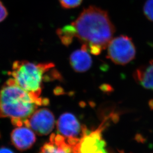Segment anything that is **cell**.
I'll list each match as a JSON object with an SVG mask.
<instances>
[{
	"instance_id": "obj_1",
	"label": "cell",
	"mask_w": 153,
	"mask_h": 153,
	"mask_svg": "<svg viewBox=\"0 0 153 153\" xmlns=\"http://www.w3.org/2000/svg\"><path fill=\"white\" fill-rule=\"evenodd\" d=\"M114 33L108 12L95 6L84 9L74 22L57 30L58 36L65 45L71 44L74 38H78L95 55L106 48Z\"/></svg>"
},
{
	"instance_id": "obj_2",
	"label": "cell",
	"mask_w": 153,
	"mask_h": 153,
	"mask_svg": "<svg viewBox=\"0 0 153 153\" xmlns=\"http://www.w3.org/2000/svg\"><path fill=\"white\" fill-rule=\"evenodd\" d=\"M48 99L36 97L21 88L10 78L0 90V117L28 118L38 106L47 105Z\"/></svg>"
},
{
	"instance_id": "obj_3",
	"label": "cell",
	"mask_w": 153,
	"mask_h": 153,
	"mask_svg": "<svg viewBox=\"0 0 153 153\" xmlns=\"http://www.w3.org/2000/svg\"><path fill=\"white\" fill-rule=\"evenodd\" d=\"M54 67L52 63L35 64L27 61H16L9 74L21 88L36 97H40L43 82L48 78L45 75Z\"/></svg>"
},
{
	"instance_id": "obj_4",
	"label": "cell",
	"mask_w": 153,
	"mask_h": 153,
	"mask_svg": "<svg viewBox=\"0 0 153 153\" xmlns=\"http://www.w3.org/2000/svg\"><path fill=\"white\" fill-rule=\"evenodd\" d=\"M106 124V120H104L97 129L93 131L88 130L83 125L81 138L71 148L72 153H108L106 150V143L102 135Z\"/></svg>"
},
{
	"instance_id": "obj_5",
	"label": "cell",
	"mask_w": 153,
	"mask_h": 153,
	"mask_svg": "<svg viewBox=\"0 0 153 153\" xmlns=\"http://www.w3.org/2000/svg\"><path fill=\"white\" fill-rule=\"evenodd\" d=\"M106 48L108 58L117 65H126L135 57V46L127 36H120L113 38Z\"/></svg>"
},
{
	"instance_id": "obj_6",
	"label": "cell",
	"mask_w": 153,
	"mask_h": 153,
	"mask_svg": "<svg viewBox=\"0 0 153 153\" xmlns=\"http://www.w3.org/2000/svg\"><path fill=\"white\" fill-rule=\"evenodd\" d=\"M28 119L29 127L38 135H47L54 127V115L49 109L46 108L36 110Z\"/></svg>"
},
{
	"instance_id": "obj_7",
	"label": "cell",
	"mask_w": 153,
	"mask_h": 153,
	"mask_svg": "<svg viewBox=\"0 0 153 153\" xmlns=\"http://www.w3.org/2000/svg\"><path fill=\"white\" fill-rule=\"evenodd\" d=\"M82 127L74 115L68 112L61 115L57 122V134L65 139L81 137Z\"/></svg>"
},
{
	"instance_id": "obj_8",
	"label": "cell",
	"mask_w": 153,
	"mask_h": 153,
	"mask_svg": "<svg viewBox=\"0 0 153 153\" xmlns=\"http://www.w3.org/2000/svg\"><path fill=\"white\" fill-rule=\"evenodd\" d=\"M12 144L18 150L24 151L31 148L36 141L34 132L28 127H18L10 134Z\"/></svg>"
},
{
	"instance_id": "obj_9",
	"label": "cell",
	"mask_w": 153,
	"mask_h": 153,
	"mask_svg": "<svg viewBox=\"0 0 153 153\" xmlns=\"http://www.w3.org/2000/svg\"><path fill=\"white\" fill-rule=\"evenodd\" d=\"M87 46L82 45L80 49L73 52L70 56V63L74 71L78 73L85 72L92 65V59Z\"/></svg>"
},
{
	"instance_id": "obj_10",
	"label": "cell",
	"mask_w": 153,
	"mask_h": 153,
	"mask_svg": "<svg viewBox=\"0 0 153 153\" xmlns=\"http://www.w3.org/2000/svg\"><path fill=\"white\" fill-rule=\"evenodd\" d=\"M134 76L137 82L143 88L153 91V61L137 69Z\"/></svg>"
},
{
	"instance_id": "obj_11",
	"label": "cell",
	"mask_w": 153,
	"mask_h": 153,
	"mask_svg": "<svg viewBox=\"0 0 153 153\" xmlns=\"http://www.w3.org/2000/svg\"><path fill=\"white\" fill-rule=\"evenodd\" d=\"M39 153H69L54 142L50 141L43 145Z\"/></svg>"
},
{
	"instance_id": "obj_12",
	"label": "cell",
	"mask_w": 153,
	"mask_h": 153,
	"mask_svg": "<svg viewBox=\"0 0 153 153\" xmlns=\"http://www.w3.org/2000/svg\"><path fill=\"white\" fill-rule=\"evenodd\" d=\"M143 10L145 16L148 19L153 22V0H146Z\"/></svg>"
},
{
	"instance_id": "obj_13",
	"label": "cell",
	"mask_w": 153,
	"mask_h": 153,
	"mask_svg": "<svg viewBox=\"0 0 153 153\" xmlns=\"http://www.w3.org/2000/svg\"><path fill=\"white\" fill-rule=\"evenodd\" d=\"M83 0H59L61 6L64 9L75 8L79 6Z\"/></svg>"
},
{
	"instance_id": "obj_14",
	"label": "cell",
	"mask_w": 153,
	"mask_h": 153,
	"mask_svg": "<svg viewBox=\"0 0 153 153\" xmlns=\"http://www.w3.org/2000/svg\"><path fill=\"white\" fill-rule=\"evenodd\" d=\"M8 15L7 10L4 7L3 3L0 1V22H3Z\"/></svg>"
},
{
	"instance_id": "obj_15",
	"label": "cell",
	"mask_w": 153,
	"mask_h": 153,
	"mask_svg": "<svg viewBox=\"0 0 153 153\" xmlns=\"http://www.w3.org/2000/svg\"><path fill=\"white\" fill-rule=\"evenodd\" d=\"M23 119L19 118H11V122L13 126L17 127H21L23 125Z\"/></svg>"
},
{
	"instance_id": "obj_16",
	"label": "cell",
	"mask_w": 153,
	"mask_h": 153,
	"mask_svg": "<svg viewBox=\"0 0 153 153\" xmlns=\"http://www.w3.org/2000/svg\"><path fill=\"white\" fill-rule=\"evenodd\" d=\"M0 153H15L12 150V149L6 147H0Z\"/></svg>"
},
{
	"instance_id": "obj_17",
	"label": "cell",
	"mask_w": 153,
	"mask_h": 153,
	"mask_svg": "<svg viewBox=\"0 0 153 153\" xmlns=\"http://www.w3.org/2000/svg\"><path fill=\"white\" fill-rule=\"evenodd\" d=\"M135 139L139 143H144L145 141L144 137H143V136L140 134H136Z\"/></svg>"
},
{
	"instance_id": "obj_18",
	"label": "cell",
	"mask_w": 153,
	"mask_h": 153,
	"mask_svg": "<svg viewBox=\"0 0 153 153\" xmlns=\"http://www.w3.org/2000/svg\"><path fill=\"white\" fill-rule=\"evenodd\" d=\"M149 106L150 107L151 109L153 110V100H151L149 102Z\"/></svg>"
},
{
	"instance_id": "obj_19",
	"label": "cell",
	"mask_w": 153,
	"mask_h": 153,
	"mask_svg": "<svg viewBox=\"0 0 153 153\" xmlns=\"http://www.w3.org/2000/svg\"><path fill=\"white\" fill-rule=\"evenodd\" d=\"M1 138V132H0V138Z\"/></svg>"
}]
</instances>
